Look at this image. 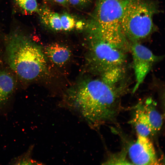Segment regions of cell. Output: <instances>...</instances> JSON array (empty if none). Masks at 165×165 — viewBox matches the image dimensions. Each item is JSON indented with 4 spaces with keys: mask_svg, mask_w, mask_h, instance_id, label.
<instances>
[{
    "mask_svg": "<svg viewBox=\"0 0 165 165\" xmlns=\"http://www.w3.org/2000/svg\"><path fill=\"white\" fill-rule=\"evenodd\" d=\"M89 63L100 76L127 72L130 43L122 30L103 28L92 21L88 30Z\"/></svg>",
    "mask_w": 165,
    "mask_h": 165,
    "instance_id": "obj_2",
    "label": "cell"
},
{
    "mask_svg": "<svg viewBox=\"0 0 165 165\" xmlns=\"http://www.w3.org/2000/svg\"><path fill=\"white\" fill-rule=\"evenodd\" d=\"M55 2L62 5H65L69 2V0H53Z\"/></svg>",
    "mask_w": 165,
    "mask_h": 165,
    "instance_id": "obj_17",
    "label": "cell"
},
{
    "mask_svg": "<svg viewBox=\"0 0 165 165\" xmlns=\"http://www.w3.org/2000/svg\"><path fill=\"white\" fill-rule=\"evenodd\" d=\"M5 53L9 67L22 79H36L46 69V59L41 47L23 34L14 33L9 37Z\"/></svg>",
    "mask_w": 165,
    "mask_h": 165,
    "instance_id": "obj_3",
    "label": "cell"
},
{
    "mask_svg": "<svg viewBox=\"0 0 165 165\" xmlns=\"http://www.w3.org/2000/svg\"><path fill=\"white\" fill-rule=\"evenodd\" d=\"M135 109L130 123L135 127L137 134L147 137L152 135L150 125L140 101L136 105Z\"/></svg>",
    "mask_w": 165,
    "mask_h": 165,
    "instance_id": "obj_9",
    "label": "cell"
},
{
    "mask_svg": "<svg viewBox=\"0 0 165 165\" xmlns=\"http://www.w3.org/2000/svg\"><path fill=\"white\" fill-rule=\"evenodd\" d=\"M92 0H69V2L72 5L78 7H82L89 4Z\"/></svg>",
    "mask_w": 165,
    "mask_h": 165,
    "instance_id": "obj_16",
    "label": "cell"
},
{
    "mask_svg": "<svg viewBox=\"0 0 165 165\" xmlns=\"http://www.w3.org/2000/svg\"><path fill=\"white\" fill-rule=\"evenodd\" d=\"M126 153L124 151L120 152L113 154L109 156L104 162V164L128 165L133 164L127 158Z\"/></svg>",
    "mask_w": 165,
    "mask_h": 165,
    "instance_id": "obj_13",
    "label": "cell"
},
{
    "mask_svg": "<svg viewBox=\"0 0 165 165\" xmlns=\"http://www.w3.org/2000/svg\"><path fill=\"white\" fill-rule=\"evenodd\" d=\"M140 102L149 122L153 135L161 128L163 123L162 116L157 109L155 102L151 98Z\"/></svg>",
    "mask_w": 165,
    "mask_h": 165,
    "instance_id": "obj_8",
    "label": "cell"
},
{
    "mask_svg": "<svg viewBox=\"0 0 165 165\" xmlns=\"http://www.w3.org/2000/svg\"><path fill=\"white\" fill-rule=\"evenodd\" d=\"M130 42V53L136 81L132 91L134 93L143 83L153 66L162 60L163 57L155 55L140 42Z\"/></svg>",
    "mask_w": 165,
    "mask_h": 165,
    "instance_id": "obj_6",
    "label": "cell"
},
{
    "mask_svg": "<svg viewBox=\"0 0 165 165\" xmlns=\"http://www.w3.org/2000/svg\"><path fill=\"white\" fill-rule=\"evenodd\" d=\"M16 5L27 13H32L38 10L37 0H14Z\"/></svg>",
    "mask_w": 165,
    "mask_h": 165,
    "instance_id": "obj_14",
    "label": "cell"
},
{
    "mask_svg": "<svg viewBox=\"0 0 165 165\" xmlns=\"http://www.w3.org/2000/svg\"><path fill=\"white\" fill-rule=\"evenodd\" d=\"M127 85H116L101 78L85 81L69 94L75 107L92 124L113 122L121 109V101Z\"/></svg>",
    "mask_w": 165,
    "mask_h": 165,
    "instance_id": "obj_1",
    "label": "cell"
},
{
    "mask_svg": "<svg viewBox=\"0 0 165 165\" xmlns=\"http://www.w3.org/2000/svg\"><path fill=\"white\" fill-rule=\"evenodd\" d=\"M62 29L65 31L72 29L75 25L74 19L70 14L64 13L60 16Z\"/></svg>",
    "mask_w": 165,
    "mask_h": 165,
    "instance_id": "obj_15",
    "label": "cell"
},
{
    "mask_svg": "<svg viewBox=\"0 0 165 165\" xmlns=\"http://www.w3.org/2000/svg\"><path fill=\"white\" fill-rule=\"evenodd\" d=\"M138 135L136 141L128 149V154L133 164H160L153 143L148 137Z\"/></svg>",
    "mask_w": 165,
    "mask_h": 165,
    "instance_id": "obj_7",
    "label": "cell"
},
{
    "mask_svg": "<svg viewBox=\"0 0 165 165\" xmlns=\"http://www.w3.org/2000/svg\"><path fill=\"white\" fill-rule=\"evenodd\" d=\"M130 0H98L93 21L104 29L122 30V20Z\"/></svg>",
    "mask_w": 165,
    "mask_h": 165,
    "instance_id": "obj_5",
    "label": "cell"
},
{
    "mask_svg": "<svg viewBox=\"0 0 165 165\" xmlns=\"http://www.w3.org/2000/svg\"><path fill=\"white\" fill-rule=\"evenodd\" d=\"M15 85V80L10 73L5 70L0 71V107L10 98Z\"/></svg>",
    "mask_w": 165,
    "mask_h": 165,
    "instance_id": "obj_11",
    "label": "cell"
},
{
    "mask_svg": "<svg viewBox=\"0 0 165 165\" xmlns=\"http://www.w3.org/2000/svg\"><path fill=\"white\" fill-rule=\"evenodd\" d=\"M45 53L48 58L56 65L61 66L65 64L69 60L71 53L67 47L55 43L47 46Z\"/></svg>",
    "mask_w": 165,
    "mask_h": 165,
    "instance_id": "obj_10",
    "label": "cell"
},
{
    "mask_svg": "<svg viewBox=\"0 0 165 165\" xmlns=\"http://www.w3.org/2000/svg\"><path fill=\"white\" fill-rule=\"evenodd\" d=\"M40 13L41 20L45 25L55 31L62 30L60 16L57 13L44 9Z\"/></svg>",
    "mask_w": 165,
    "mask_h": 165,
    "instance_id": "obj_12",
    "label": "cell"
},
{
    "mask_svg": "<svg viewBox=\"0 0 165 165\" xmlns=\"http://www.w3.org/2000/svg\"><path fill=\"white\" fill-rule=\"evenodd\" d=\"M149 0H131L123 14L121 28L130 42H139L150 35L154 29L153 17L158 10Z\"/></svg>",
    "mask_w": 165,
    "mask_h": 165,
    "instance_id": "obj_4",
    "label": "cell"
}]
</instances>
